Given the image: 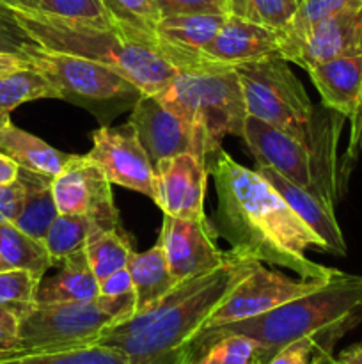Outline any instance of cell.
<instances>
[{
	"instance_id": "cell-9",
	"label": "cell",
	"mask_w": 362,
	"mask_h": 364,
	"mask_svg": "<svg viewBox=\"0 0 362 364\" xmlns=\"http://www.w3.org/2000/svg\"><path fill=\"white\" fill-rule=\"evenodd\" d=\"M329 279H293L258 263L254 270L233 288L226 301L209 316L204 329H215L226 323L241 322L272 311L293 299L318 290Z\"/></svg>"
},
{
	"instance_id": "cell-40",
	"label": "cell",
	"mask_w": 362,
	"mask_h": 364,
	"mask_svg": "<svg viewBox=\"0 0 362 364\" xmlns=\"http://www.w3.org/2000/svg\"><path fill=\"white\" fill-rule=\"evenodd\" d=\"M99 295H103V297H126V295H135L133 281H131L128 267L116 270L114 274L106 276L105 279L99 281Z\"/></svg>"
},
{
	"instance_id": "cell-43",
	"label": "cell",
	"mask_w": 362,
	"mask_h": 364,
	"mask_svg": "<svg viewBox=\"0 0 362 364\" xmlns=\"http://www.w3.org/2000/svg\"><path fill=\"white\" fill-rule=\"evenodd\" d=\"M18 173H20V166L9 159L7 155L0 153V185L13 183L18 180Z\"/></svg>"
},
{
	"instance_id": "cell-3",
	"label": "cell",
	"mask_w": 362,
	"mask_h": 364,
	"mask_svg": "<svg viewBox=\"0 0 362 364\" xmlns=\"http://www.w3.org/2000/svg\"><path fill=\"white\" fill-rule=\"evenodd\" d=\"M6 6L39 46L105 64L119 71L142 92L158 95L180 73L160 53L155 36L148 32L124 27L114 20H70L16 4Z\"/></svg>"
},
{
	"instance_id": "cell-28",
	"label": "cell",
	"mask_w": 362,
	"mask_h": 364,
	"mask_svg": "<svg viewBox=\"0 0 362 364\" xmlns=\"http://www.w3.org/2000/svg\"><path fill=\"white\" fill-rule=\"evenodd\" d=\"M96 231L105 230H99L91 217L59 213L45 237V245L48 249L53 265H60L70 256L85 251L89 238Z\"/></svg>"
},
{
	"instance_id": "cell-6",
	"label": "cell",
	"mask_w": 362,
	"mask_h": 364,
	"mask_svg": "<svg viewBox=\"0 0 362 364\" xmlns=\"http://www.w3.org/2000/svg\"><path fill=\"white\" fill-rule=\"evenodd\" d=\"M135 315V295L35 304L20 318V350H64L98 343L106 329Z\"/></svg>"
},
{
	"instance_id": "cell-44",
	"label": "cell",
	"mask_w": 362,
	"mask_h": 364,
	"mask_svg": "<svg viewBox=\"0 0 362 364\" xmlns=\"http://www.w3.org/2000/svg\"><path fill=\"white\" fill-rule=\"evenodd\" d=\"M337 361H339V364H362V341L341 352Z\"/></svg>"
},
{
	"instance_id": "cell-10",
	"label": "cell",
	"mask_w": 362,
	"mask_h": 364,
	"mask_svg": "<svg viewBox=\"0 0 362 364\" xmlns=\"http://www.w3.org/2000/svg\"><path fill=\"white\" fill-rule=\"evenodd\" d=\"M128 123L133 127L153 167L183 153L201 156L206 162L213 159L206 139L183 117L167 109L155 95L142 92L138 96Z\"/></svg>"
},
{
	"instance_id": "cell-49",
	"label": "cell",
	"mask_w": 362,
	"mask_h": 364,
	"mask_svg": "<svg viewBox=\"0 0 362 364\" xmlns=\"http://www.w3.org/2000/svg\"><path fill=\"white\" fill-rule=\"evenodd\" d=\"M0 2H6L7 4V2H9V0H0Z\"/></svg>"
},
{
	"instance_id": "cell-41",
	"label": "cell",
	"mask_w": 362,
	"mask_h": 364,
	"mask_svg": "<svg viewBox=\"0 0 362 364\" xmlns=\"http://www.w3.org/2000/svg\"><path fill=\"white\" fill-rule=\"evenodd\" d=\"M351 121V130H350V144H348L346 155L348 159H357L358 153L362 151V92H361V102H358L357 110L353 116L350 117Z\"/></svg>"
},
{
	"instance_id": "cell-12",
	"label": "cell",
	"mask_w": 362,
	"mask_h": 364,
	"mask_svg": "<svg viewBox=\"0 0 362 364\" xmlns=\"http://www.w3.org/2000/svg\"><path fill=\"white\" fill-rule=\"evenodd\" d=\"M87 156L98 164L112 185L141 192L153 201L156 199L155 167L130 123L96 130Z\"/></svg>"
},
{
	"instance_id": "cell-34",
	"label": "cell",
	"mask_w": 362,
	"mask_h": 364,
	"mask_svg": "<svg viewBox=\"0 0 362 364\" xmlns=\"http://www.w3.org/2000/svg\"><path fill=\"white\" fill-rule=\"evenodd\" d=\"M300 0H248V20L272 31H283L293 20Z\"/></svg>"
},
{
	"instance_id": "cell-11",
	"label": "cell",
	"mask_w": 362,
	"mask_h": 364,
	"mask_svg": "<svg viewBox=\"0 0 362 364\" xmlns=\"http://www.w3.org/2000/svg\"><path fill=\"white\" fill-rule=\"evenodd\" d=\"M52 191L59 213L87 215L99 230L105 231L121 228L112 183L87 155L71 156L64 169L53 178Z\"/></svg>"
},
{
	"instance_id": "cell-37",
	"label": "cell",
	"mask_w": 362,
	"mask_h": 364,
	"mask_svg": "<svg viewBox=\"0 0 362 364\" xmlns=\"http://www.w3.org/2000/svg\"><path fill=\"white\" fill-rule=\"evenodd\" d=\"M319 354H323V348L319 347L318 341L312 338H302L280 347L263 364H312Z\"/></svg>"
},
{
	"instance_id": "cell-47",
	"label": "cell",
	"mask_w": 362,
	"mask_h": 364,
	"mask_svg": "<svg viewBox=\"0 0 362 364\" xmlns=\"http://www.w3.org/2000/svg\"><path fill=\"white\" fill-rule=\"evenodd\" d=\"M39 0H9L7 4H16V6H23V7H32L34 9L38 6Z\"/></svg>"
},
{
	"instance_id": "cell-48",
	"label": "cell",
	"mask_w": 362,
	"mask_h": 364,
	"mask_svg": "<svg viewBox=\"0 0 362 364\" xmlns=\"http://www.w3.org/2000/svg\"><path fill=\"white\" fill-rule=\"evenodd\" d=\"M6 269H9V267H7V265H6V263H4L2 256H0V270H6Z\"/></svg>"
},
{
	"instance_id": "cell-4",
	"label": "cell",
	"mask_w": 362,
	"mask_h": 364,
	"mask_svg": "<svg viewBox=\"0 0 362 364\" xmlns=\"http://www.w3.org/2000/svg\"><path fill=\"white\" fill-rule=\"evenodd\" d=\"M362 322V276L337 272L318 290L293 299L263 315L204 329L192 340L188 358L209 341L227 334H243L261 347V364L280 347L302 338H312L323 352Z\"/></svg>"
},
{
	"instance_id": "cell-22",
	"label": "cell",
	"mask_w": 362,
	"mask_h": 364,
	"mask_svg": "<svg viewBox=\"0 0 362 364\" xmlns=\"http://www.w3.org/2000/svg\"><path fill=\"white\" fill-rule=\"evenodd\" d=\"M99 297V281L92 272L85 251L64 259L59 272L41 279L38 288V304L57 302H87Z\"/></svg>"
},
{
	"instance_id": "cell-29",
	"label": "cell",
	"mask_w": 362,
	"mask_h": 364,
	"mask_svg": "<svg viewBox=\"0 0 362 364\" xmlns=\"http://www.w3.org/2000/svg\"><path fill=\"white\" fill-rule=\"evenodd\" d=\"M133 252L130 238L124 233L123 228L96 231L91 235L87 245H85V256H87L89 265H91L98 281L105 279L116 270L128 267V262H130Z\"/></svg>"
},
{
	"instance_id": "cell-45",
	"label": "cell",
	"mask_w": 362,
	"mask_h": 364,
	"mask_svg": "<svg viewBox=\"0 0 362 364\" xmlns=\"http://www.w3.org/2000/svg\"><path fill=\"white\" fill-rule=\"evenodd\" d=\"M227 14L248 18V0H226Z\"/></svg>"
},
{
	"instance_id": "cell-2",
	"label": "cell",
	"mask_w": 362,
	"mask_h": 364,
	"mask_svg": "<svg viewBox=\"0 0 362 364\" xmlns=\"http://www.w3.org/2000/svg\"><path fill=\"white\" fill-rule=\"evenodd\" d=\"M258 263L227 252L222 265L180 281L151 309L106 329L98 343L123 352L128 364H187L192 340Z\"/></svg>"
},
{
	"instance_id": "cell-23",
	"label": "cell",
	"mask_w": 362,
	"mask_h": 364,
	"mask_svg": "<svg viewBox=\"0 0 362 364\" xmlns=\"http://www.w3.org/2000/svg\"><path fill=\"white\" fill-rule=\"evenodd\" d=\"M18 180L23 183L25 196L20 212H18L13 224L31 237L45 240L53 220L59 217V210H57L52 191L53 178L20 167Z\"/></svg>"
},
{
	"instance_id": "cell-7",
	"label": "cell",
	"mask_w": 362,
	"mask_h": 364,
	"mask_svg": "<svg viewBox=\"0 0 362 364\" xmlns=\"http://www.w3.org/2000/svg\"><path fill=\"white\" fill-rule=\"evenodd\" d=\"M248 116L314 144L312 103L297 75L280 55H268L234 66Z\"/></svg>"
},
{
	"instance_id": "cell-5",
	"label": "cell",
	"mask_w": 362,
	"mask_h": 364,
	"mask_svg": "<svg viewBox=\"0 0 362 364\" xmlns=\"http://www.w3.org/2000/svg\"><path fill=\"white\" fill-rule=\"evenodd\" d=\"M155 96L206 139L212 156L222 148L220 141L226 135H243L247 107L234 66L209 60L195 70L180 71Z\"/></svg>"
},
{
	"instance_id": "cell-1",
	"label": "cell",
	"mask_w": 362,
	"mask_h": 364,
	"mask_svg": "<svg viewBox=\"0 0 362 364\" xmlns=\"http://www.w3.org/2000/svg\"><path fill=\"white\" fill-rule=\"evenodd\" d=\"M215 180V230L231 252L259 263L284 267L302 279H330L337 269L305 256L311 247L327 245L258 173L238 164L222 148L208 164Z\"/></svg>"
},
{
	"instance_id": "cell-46",
	"label": "cell",
	"mask_w": 362,
	"mask_h": 364,
	"mask_svg": "<svg viewBox=\"0 0 362 364\" xmlns=\"http://www.w3.org/2000/svg\"><path fill=\"white\" fill-rule=\"evenodd\" d=\"M312 364H339V361H337V358H334L330 352H323V354H319L318 358L312 361Z\"/></svg>"
},
{
	"instance_id": "cell-31",
	"label": "cell",
	"mask_w": 362,
	"mask_h": 364,
	"mask_svg": "<svg viewBox=\"0 0 362 364\" xmlns=\"http://www.w3.org/2000/svg\"><path fill=\"white\" fill-rule=\"evenodd\" d=\"M41 277L28 270H0V308L23 316L38 304V288Z\"/></svg>"
},
{
	"instance_id": "cell-21",
	"label": "cell",
	"mask_w": 362,
	"mask_h": 364,
	"mask_svg": "<svg viewBox=\"0 0 362 364\" xmlns=\"http://www.w3.org/2000/svg\"><path fill=\"white\" fill-rule=\"evenodd\" d=\"M0 153L13 159L21 169L55 178L73 155L50 146L43 139L14 127L7 121L0 127Z\"/></svg>"
},
{
	"instance_id": "cell-19",
	"label": "cell",
	"mask_w": 362,
	"mask_h": 364,
	"mask_svg": "<svg viewBox=\"0 0 362 364\" xmlns=\"http://www.w3.org/2000/svg\"><path fill=\"white\" fill-rule=\"evenodd\" d=\"M305 71L318 89L325 107L350 119L361 102L362 55L334 57L312 64Z\"/></svg>"
},
{
	"instance_id": "cell-25",
	"label": "cell",
	"mask_w": 362,
	"mask_h": 364,
	"mask_svg": "<svg viewBox=\"0 0 362 364\" xmlns=\"http://www.w3.org/2000/svg\"><path fill=\"white\" fill-rule=\"evenodd\" d=\"M0 256L9 269L28 270L41 279L53 267L45 240L31 237L13 223H0Z\"/></svg>"
},
{
	"instance_id": "cell-27",
	"label": "cell",
	"mask_w": 362,
	"mask_h": 364,
	"mask_svg": "<svg viewBox=\"0 0 362 364\" xmlns=\"http://www.w3.org/2000/svg\"><path fill=\"white\" fill-rule=\"evenodd\" d=\"M0 364H128V359L117 348L94 343L64 350L16 352L0 358Z\"/></svg>"
},
{
	"instance_id": "cell-30",
	"label": "cell",
	"mask_w": 362,
	"mask_h": 364,
	"mask_svg": "<svg viewBox=\"0 0 362 364\" xmlns=\"http://www.w3.org/2000/svg\"><path fill=\"white\" fill-rule=\"evenodd\" d=\"M187 364H261V347L243 334H227L209 341Z\"/></svg>"
},
{
	"instance_id": "cell-39",
	"label": "cell",
	"mask_w": 362,
	"mask_h": 364,
	"mask_svg": "<svg viewBox=\"0 0 362 364\" xmlns=\"http://www.w3.org/2000/svg\"><path fill=\"white\" fill-rule=\"evenodd\" d=\"M25 188L20 180L0 185V223H13L21 208Z\"/></svg>"
},
{
	"instance_id": "cell-17",
	"label": "cell",
	"mask_w": 362,
	"mask_h": 364,
	"mask_svg": "<svg viewBox=\"0 0 362 364\" xmlns=\"http://www.w3.org/2000/svg\"><path fill=\"white\" fill-rule=\"evenodd\" d=\"M202 55L229 66L268 55H280L279 36L277 31L248 18L227 14L215 38L202 48Z\"/></svg>"
},
{
	"instance_id": "cell-24",
	"label": "cell",
	"mask_w": 362,
	"mask_h": 364,
	"mask_svg": "<svg viewBox=\"0 0 362 364\" xmlns=\"http://www.w3.org/2000/svg\"><path fill=\"white\" fill-rule=\"evenodd\" d=\"M362 6V0H300L298 11L287 27L277 32L279 36V53L290 63L309 32L322 20L348 9V7Z\"/></svg>"
},
{
	"instance_id": "cell-42",
	"label": "cell",
	"mask_w": 362,
	"mask_h": 364,
	"mask_svg": "<svg viewBox=\"0 0 362 364\" xmlns=\"http://www.w3.org/2000/svg\"><path fill=\"white\" fill-rule=\"evenodd\" d=\"M25 68H31V63H28L25 57L14 55V53L0 52V77L14 73V71L25 70Z\"/></svg>"
},
{
	"instance_id": "cell-20",
	"label": "cell",
	"mask_w": 362,
	"mask_h": 364,
	"mask_svg": "<svg viewBox=\"0 0 362 364\" xmlns=\"http://www.w3.org/2000/svg\"><path fill=\"white\" fill-rule=\"evenodd\" d=\"M135 290V315L151 309L177 287L160 242L146 252H133L128 262Z\"/></svg>"
},
{
	"instance_id": "cell-18",
	"label": "cell",
	"mask_w": 362,
	"mask_h": 364,
	"mask_svg": "<svg viewBox=\"0 0 362 364\" xmlns=\"http://www.w3.org/2000/svg\"><path fill=\"white\" fill-rule=\"evenodd\" d=\"M258 173L279 192L290 208L325 242L327 252L337 256L346 255V242L337 224L332 201L323 198L312 187H298L270 167H258Z\"/></svg>"
},
{
	"instance_id": "cell-36",
	"label": "cell",
	"mask_w": 362,
	"mask_h": 364,
	"mask_svg": "<svg viewBox=\"0 0 362 364\" xmlns=\"http://www.w3.org/2000/svg\"><path fill=\"white\" fill-rule=\"evenodd\" d=\"M32 43L34 41L28 38L27 32L14 20L9 7L0 2V52L25 57L27 46Z\"/></svg>"
},
{
	"instance_id": "cell-13",
	"label": "cell",
	"mask_w": 362,
	"mask_h": 364,
	"mask_svg": "<svg viewBox=\"0 0 362 364\" xmlns=\"http://www.w3.org/2000/svg\"><path fill=\"white\" fill-rule=\"evenodd\" d=\"M216 237L215 224L208 217L195 220L163 215L158 242L174 279L185 281L222 265L227 252L220 251Z\"/></svg>"
},
{
	"instance_id": "cell-35",
	"label": "cell",
	"mask_w": 362,
	"mask_h": 364,
	"mask_svg": "<svg viewBox=\"0 0 362 364\" xmlns=\"http://www.w3.org/2000/svg\"><path fill=\"white\" fill-rule=\"evenodd\" d=\"M156 16H174V14L209 13L227 14L226 0H149Z\"/></svg>"
},
{
	"instance_id": "cell-8",
	"label": "cell",
	"mask_w": 362,
	"mask_h": 364,
	"mask_svg": "<svg viewBox=\"0 0 362 364\" xmlns=\"http://www.w3.org/2000/svg\"><path fill=\"white\" fill-rule=\"evenodd\" d=\"M25 59L32 68L45 75L57 89L60 100H73L80 103L137 102L141 89L126 77L105 64L55 52L32 43L27 46Z\"/></svg>"
},
{
	"instance_id": "cell-26",
	"label": "cell",
	"mask_w": 362,
	"mask_h": 364,
	"mask_svg": "<svg viewBox=\"0 0 362 364\" xmlns=\"http://www.w3.org/2000/svg\"><path fill=\"white\" fill-rule=\"evenodd\" d=\"M43 98L60 100V96L48 78L35 68H25L0 77V127L11 121V112L18 105Z\"/></svg>"
},
{
	"instance_id": "cell-33",
	"label": "cell",
	"mask_w": 362,
	"mask_h": 364,
	"mask_svg": "<svg viewBox=\"0 0 362 364\" xmlns=\"http://www.w3.org/2000/svg\"><path fill=\"white\" fill-rule=\"evenodd\" d=\"M34 9L70 20L110 21L102 0H39Z\"/></svg>"
},
{
	"instance_id": "cell-15",
	"label": "cell",
	"mask_w": 362,
	"mask_h": 364,
	"mask_svg": "<svg viewBox=\"0 0 362 364\" xmlns=\"http://www.w3.org/2000/svg\"><path fill=\"white\" fill-rule=\"evenodd\" d=\"M208 162L192 153L172 156L155 167L156 199L163 215L206 219L204 196Z\"/></svg>"
},
{
	"instance_id": "cell-14",
	"label": "cell",
	"mask_w": 362,
	"mask_h": 364,
	"mask_svg": "<svg viewBox=\"0 0 362 364\" xmlns=\"http://www.w3.org/2000/svg\"><path fill=\"white\" fill-rule=\"evenodd\" d=\"M258 167H270L298 187H311L314 174V144L279 130L254 116L245 117L243 135Z\"/></svg>"
},
{
	"instance_id": "cell-32",
	"label": "cell",
	"mask_w": 362,
	"mask_h": 364,
	"mask_svg": "<svg viewBox=\"0 0 362 364\" xmlns=\"http://www.w3.org/2000/svg\"><path fill=\"white\" fill-rule=\"evenodd\" d=\"M102 2L114 21L124 27L155 34L158 16L149 0H102Z\"/></svg>"
},
{
	"instance_id": "cell-16",
	"label": "cell",
	"mask_w": 362,
	"mask_h": 364,
	"mask_svg": "<svg viewBox=\"0 0 362 364\" xmlns=\"http://www.w3.org/2000/svg\"><path fill=\"white\" fill-rule=\"evenodd\" d=\"M362 55V6L348 7L319 21L290 63L302 70L334 57Z\"/></svg>"
},
{
	"instance_id": "cell-38",
	"label": "cell",
	"mask_w": 362,
	"mask_h": 364,
	"mask_svg": "<svg viewBox=\"0 0 362 364\" xmlns=\"http://www.w3.org/2000/svg\"><path fill=\"white\" fill-rule=\"evenodd\" d=\"M20 350V316L0 308V358Z\"/></svg>"
}]
</instances>
